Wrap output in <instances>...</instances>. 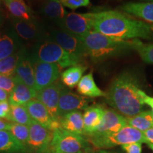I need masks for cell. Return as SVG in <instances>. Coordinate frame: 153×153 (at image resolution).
<instances>
[{"mask_svg":"<svg viewBox=\"0 0 153 153\" xmlns=\"http://www.w3.org/2000/svg\"><path fill=\"white\" fill-rule=\"evenodd\" d=\"M144 91L140 88L138 76L133 72H123L111 82L106 93L109 106L126 118L133 117L144 108Z\"/></svg>","mask_w":153,"mask_h":153,"instance_id":"cell-1","label":"cell"},{"mask_svg":"<svg viewBox=\"0 0 153 153\" xmlns=\"http://www.w3.org/2000/svg\"><path fill=\"white\" fill-rule=\"evenodd\" d=\"M93 29L110 38L125 41L153 38V30L148 24L117 11L96 12Z\"/></svg>","mask_w":153,"mask_h":153,"instance_id":"cell-2","label":"cell"},{"mask_svg":"<svg viewBox=\"0 0 153 153\" xmlns=\"http://www.w3.org/2000/svg\"><path fill=\"white\" fill-rule=\"evenodd\" d=\"M79 38L84 44L87 56L94 62H102L134 50L133 41L112 38L94 30Z\"/></svg>","mask_w":153,"mask_h":153,"instance_id":"cell-3","label":"cell"},{"mask_svg":"<svg viewBox=\"0 0 153 153\" xmlns=\"http://www.w3.org/2000/svg\"><path fill=\"white\" fill-rule=\"evenodd\" d=\"M31 57L33 61L55 63L60 68L79 65L83 61L67 52L51 39L40 41L36 45Z\"/></svg>","mask_w":153,"mask_h":153,"instance_id":"cell-4","label":"cell"},{"mask_svg":"<svg viewBox=\"0 0 153 153\" xmlns=\"http://www.w3.org/2000/svg\"><path fill=\"white\" fill-rule=\"evenodd\" d=\"M89 140L98 149L111 148L117 145H123L131 143H147L143 132L127 125L116 133L99 137H89Z\"/></svg>","mask_w":153,"mask_h":153,"instance_id":"cell-5","label":"cell"},{"mask_svg":"<svg viewBox=\"0 0 153 153\" xmlns=\"http://www.w3.org/2000/svg\"><path fill=\"white\" fill-rule=\"evenodd\" d=\"M89 145L83 135L58 128L53 131V139L50 149L63 153H78Z\"/></svg>","mask_w":153,"mask_h":153,"instance_id":"cell-6","label":"cell"},{"mask_svg":"<svg viewBox=\"0 0 153 153\" xmlns=\"http://www.w3.org/2000/svg\"><path fill=\"white\" fill-rule=\"evenodd\" d=\"M95 13H68L65 17L57 24L61 30L81 38L93 29Z\"/></svg>","mask_w":153,"mask_h":153,"instance_id":"cell-7","label":"cell"},{"mask_svg":"<svg viewBox=\"0 0 153 153\" xmlns=\"http://www.w3.org/2000/svg\"><path fill=\"white\" fill-rule=\"evenodd\" d=\"M29 127V138L26 147L30 153H45L50 150L53 131L32 120Z\"/></svg>","mask_w":153,"mask_h":153,"instance_id":"cell-8","label":"cell"},{"mask_svg":"<svg viewBox=\"0 0 153 153\" xmlns=\"http://www.w3.org/2000/svg\"><path fill=\"white\" fill-rule=\"evenodd\" d=\"M36 90L38 91L53 85L60 76V68L55 63L33 61Z\"/></svg>","mask_w":153,"mask_h":153,"instance_id":"cell-9","label":"cell"},{"mask_svg":"<svg viewBox=\"0 0 153 153\" xmlns=\"http://www.w3.org/2000/svg\"><path fill=\"white\" fill-rule=\"evenodd\" d=\"M51 39L58 44L65 51L84 60L87 57L84 44L77 36L62 30H53Z\"/></svg>","mask_w":153,"mask_h":153,"instance_id":"cell-10","label":"cell"},{"mask_svg":"<svg viewBox=\"0 0 153 153\" xmlns=\"http://www.w3.org/2000/svg\"><path fill=\"white\" fill-rule=\"evenodd\" d=\"M63 87L64 86L60 82H55L53 85L37 91L36 99L45 106L53 120L60 119L58 115V104Z\"/></svg>","mask_w":153,"mask_h":153,"instance_id":"cell-11","label":"cell"},{"mask_svg":"<svg viewBox=\"0 0 153 153\" xmlns=\"http://www.w3.org/2000/svg\"><path fill=\"white\" fill-rule=\"evenodd\" d=\"M128 125L126 118L114 109H105L101 123L89 137L116 133Z\"/></svg>","mask_w":153,"mask_h":153,"instance_id":"cell-12","label":"cell"},{"mask_svg":"<svg viewBox=\"0 0 153 153\" xmlns=\"http://www.w3.org/2000/svg\"><path fill=\"white\" fill-rule=\"evenodd\" d=\"M89 100L85 97L76 94L63 87L59 99V117L74 111L85 110L89 107Z\"/></svg>","mask_w":153,"mask_h":153,"instance_id":"cell-13","label":"cell"},{"mask_svg":"<svg viewBox=\"0 0 153 153\" xmlns=\"http://www.w3.org/2000/svg\"><path fill=\"white\" fill-rule=\"evenodd\" d=\"M14 76L16 79L36 90L33 62L31 55L26 50H21L20 58Z\"/></svg>","mask_w":153,"mask_h":153,"instance_id":"cell-14","label":"cell"},{"mask_svg":"<svg viewBox=\"0 0 153 153\" xmlns=\"http://www.w3.org/2000/svg\"><path fill=\"white\" fill-rule=\"evenodd\" d=\"M12 23L16 34L22 39L29 41H43L45 34L36 21L27 22L14 19Z\"/></svg>","mask_w":153,"mask_h":153,"instance_id":"cell-15","label":"cell"},{"mask_svg":"<svg viewBox=\"0 0 153 153\" xmlns=\"http://www.w3.org/2000/svg\"><path fill=\"white\" fill-rule=\"evenodd\" d=\"M15 80H16V85L13 91L9 94V104L11 105L25 106L30 101L36 99L37 91L28 87L16 78Z\"/></svg>","mask_w":153,"mask_h":153,"instance_id":"cell-16","label":"cell"},{"mask_svg":"<svg viewBox=\"0 0 153 153\" xmlns=\"http://www.w3.org/2000/svg\"><path fill=\"white\" fill-rule=\"evenodd\" d=\"M26 109L32 119L43 127L51 130L53 120L45 106L37 99L30 101L26 105Z\"/></svg>","mask_w":153,"mask_h":153,"instance_id":"cell-17","label":"cell"},{"mask_svg":"<svg viewBox=\"0 0 153 153\" xmlns=\"http://www.w3.org/2000/svg\"><path fill=\"white\" fill-rule=\"evenodd\" d=\"M145 2H128L121 7L124 12L153 23V0Z\"/></svg>","mask_w":153,"mask_h":153,"instance_id":"cell-18","label":"cell"},{"mask_svg":"<svg viewBox=\"0 0 153 153\" xmlns=\"http://www.w3.org/2000/svg\"><path fill=\"white\" fill-rule=\"evenodd\" d=\"M104 111L105 108L100 105L89 106L85 110V113L83 114V120L85 135L89 136L96 131L101 123Z\"/></svg>","mask_w":153,"mask_h":153,"instance_id":"cell-19","label":"cell"},{"mask_svg":"<svg viewBox=\"0 0 153 153\" xmlns=\"http://www.w3.org/2000/svg\"><path fill=\"white\" fill-rule=\"evenodd\" d=\"M60 122L62 129L78 135H85L83 114L80 111H74L66 114L60 118Z\"/></svg>","mask_w":153,"mask_h":153,"instance_id":"cell-20","label":"cell"},{"mask_svg":"<svg viewBox=\"0 0 153 153\" xmlns=\"http://www.w3.org/2000/svg\"><path fill=\"white\" fill-rule=\"evenodd\" d=\"M7 10L14 19L33 22L35 21L33 11L28 7L24 0H1Z\"/></svg>","mask_w":153,"mask_h":153,"instance_id":"cell-21","label":"cell"},{"mask_svg":"<svg viewBox=\"0 0 153 153\" xmlns=\"http://www.w3.org/2000/svg\"><path fill=\"white\" fill-rule=\"evenodd\" d=\"M0 153H30L26 145L19 142L8 131H0Z\"/></svg>","mask_w":153,"mask_h":153,"instance_id":"cell-22","label":"cell"},{"mask_svg":"<svg viewBox=\"0 0 153 153\" xmlns=\"http://www.w3.org/2000/svg\"><path fill=\"white\" fill-rule=\"evenodd\" d=\"M76 90L82 96L89 98L106 96V93L101 91L95 83L92 72H89L82 76L76 87Z\"/></svg>","mask_w":153,"mask_h":153,"instance_id":"cell-23","label":"cell"},{"mask_svg":"<svg viewBox=\"0 0 153 153\" xmlns=\"http://www.w3.org/2000/svg\"><path fill=\"white\" fill-rule=\"evenodd\" d=\"M41 11L44 16L56 21L57 24L68 13L59 0H47L42 7Z\"/></svg>","mask_w":153,"mask_h":153,"instance_id":"cell-24","label":"cell"},{"mask_svg":"<svg viewBox=\"0 0 153 153\" xmlns=\"http://www.w3.org/2000/svg\"><path fill=\"white\" fill-rule=\"evenodd\" d=\"M126 120L128 126L144 132L153 127V111H142L133 117L126 118Z\"/></svg>","mask_w":153,"mask_h":153,"instance_id":"cell-25","label":"cell"},{"mask_svg":"<svg viewBox=\"0 0 153 153\" xmlns=\"http://www.w3.org/2000/svg\"><path fill=\"white\" fill-rule=\"evenodd\" d=\"M87 67L79 65L73 67H70L65 70L61 76V81L63 85L69 88H74L78 85L82 77L83 73L87 70Z\"/></svg>","mask_w":153,"mask_h":153,"instance_id":"cell-26","label":"cell"},{"mask_svg":"<svg viewBox=\"0 0 153 153\" xmlns=\"http://www.w3.org/2000/svg\"><path fill=\"white\" fill-rule=\"evenodd\" d=\"M18 43L15 36L11 34H0V60L10 56L17 51Z\"/></svg>","mask_w":153,"mask_h":153,"instance_id":"cell-27","label":"cell"},{"mask_svg":"<svg viewBox=\"0 0 153 153\" xmlns=\"http://www.w3.org/2000/svg\"><path fill=\"white\" fill-rule=\"evenodd\" d=\"M11 112L9 120L12 123L29 126L33 120L25 106L11 105Z\"/></svg>","mask_w":153,"mask_h":153,"instance_id":"cell-28","label":"cell"},{"mask_svg":"<svg viewBox=\"0 0 153 153\" xmlns=\"http://www.w3.org/2000/svg\"><path fill=\"white\" fill-rule=\"evenodd\" d=\"M21 55V51L0 60V74L14 76Z\"/></svg>","mask_w":153,"mask_h":153,"instance_id":"cell-29","label":"cell"},{"mask_svg":"<svg viewBox=\"0 0 153 153\" xmlns=\"http://www.w3.org/2000/svg\"><path fill=\"white\" fill-rule=\"evenodd\" d=\"M134 51L138 53L145 62L153 64V43L146 44L138 39H133Z\"/></svg>","mask_w":153,"mask_h":153,"instance_id":"cell-30","label":"cell"},{"mask_svg":"<svg viewBox=\"0 0 153 153\" xmlns=\"http://www.w3.org/2000/svg\"><path fill=\"white\" fill-rule=\"evenodd\" d=\"M11 135L19 142L23 143L24 145H27L29 138V127L28 126L22 125L16 123H10V126L8 130Z\"/></svg>","mask_w":153,"mask_h":153,"instance_id":"cell-31","label":"cell"},{"mask_svg":"<svg viewBox=\"0 0 153 153\" xmlns=\"http://www.w3.org/2000/svg\"><path fill=\"white\" fill-rule=\"evenodd\" d=\"M16 85L14 76H7L0 74V89L8 92L9 94L13 91Z\"/></svg>","mask_w":153,"mask_h":153,"instance_id":"cell-32","label":"cell"},{"mask_svg":"<svg viewBox=\"0 0 153 153\" xmlns=\"http://www.w3.org/2000/svg\"><path fill=\"white\" fill-rule=\"evenodd\" d=\"M64 7L71 9H76L82 7H87L89 4L90 0H59Z\"/></svg>","mask_w":153,"mask_h":153,"instance_id":"cell-33","label":"cell"},{"mask_svg":"<svg viewBox=\"0 0 153 153\" xmlns=\"http://www.w3.org/2000/svg\"><path fill=\"white\" fill-rule=\"evenodd\" d=\"M121 148L126 153H141L142 152V143H131L121 145Z\"/></svg>","mask_w":153,"mask_h":153,"instance_id":"cell-34","label":"cell"},{"mask_svg":"<svg viewBox=\"0 0 153 153\" xmlns=\"http://www.w3.org/2000/svg\"><path fill=\"white\" fill-rule=\"evenodd\" d=\"M11 112V106L9 101H0V118L9 120Z\"/></svg>","mask_w":153,"mask_h":153,"instance_id":"cell-35","label":"cell"},{"mask_svg":"<svg viewBox=\"0 0 153 153\" xmlns=\"http://www.w3.org/2000/svg\"><path fill=\"white\" fill-rule=\"evenodd\" d=\"M143 133L147 140V144L148 143L153 144V127L147 130V131L143 132Z\"/></svg>","mask_w":153,"mask_h":153,"instance_id":"cell-36","label":"cell"},{"mask_svg":"<svg viewBox=\"0 0 153 153\" xmlns=\"http://www.w3.org/2000/svg\"><path fill=\"white\" fill-rule=\"evenodd\" d=\"M144 103L145 104L148 105L149 106L152 108V111H153V97H151L150 96H148L145 94L144 96Z\"/></svg>","mask_w":153,"mask_h":153,"instance_id":"cell-37","label":"cell"},{"mask_svg":"<svg viewBox=\"0 0 153 153\" xmlns=\"http://www.w3.org/2000/svg\"><path fill=\"white\" fill-rule=\"evenodd\" d=\"M11 122H7L0 118V131H8Z\"/></svg>","mask_w":153,"mask_h":153,"instance_id":"cell-38","label":"cell"},{"mask_svg":"<svg viewBox=\"0 0 153 153\" xmlns=\"http://www.w3.org/2000/svg\"><path fill=\"white\" fill-rule=\"evenodd\" d=\"M9 94L7 91L0 89V101H9Z\"/></svg>","mask_w":153,"mask_h":153,"instance_id":"cell-39","label":"cell"},{"mask_svg":"<svg viewBox=\"0 0 153 153\" xmlns=\"http://www.w3.org/2000/svg\"><path fill=\"white\" fill-rule=\"evenodd\" d=\"M78 153H95V152L92 148H91L89 145H88L86 148L82 149V150H80Z\"/></svg>","mask_w":153,"mask_h":153,"instance_id":"cell-40","label":"cell"},{"mask_svg":"<svg viewBox=\"0 0 153 153\" xmlns=\"http://www.w3.org/2000/svg\"><path fill=\"white\" fill-rule=\"evenodd\" d=\"M97 153H118V151L108 150H104V149H101V150H99Z\"/></svg>","mask_w":153,"mask_h":153,"instance_id":"cell-41","label":"cell"},{"mask_svg":"<svg viewBox=\"0 0 153 153\" xmlns=\"http://www.w3.org/2000/svg\"><path fill=\"white\" fill-rule=\"evenodd\" d=\"M45 153H63V152H56V151H53V150H51V149H50L49 150H48L46 152H45Z\"/></svg>","mask_w":153,"mask_h":153,"instance_id":"cell-42","label":"cell"},{"mask_svg":"<svg viewBox=\"0 0 153 153\" xmlns=\"http://www.w3.org/2000/svg\"><path fill=\"white\" fill-rule=\"evenodd\" d=\"M148 145L149 148H150L151 150L153 151V144H151V143H148Z\"/></svg>","mask_w":153,"mask_h":153,"instance_id":"cell-43","label":"cell"},{"mask_svg":"<svg viewBox=\"0 0 153 153\" xmlns=\"http://www.w3.org/2000/svg\"><path fill=\"white\" fill-rule=\"evenodd\" d=\"M0 21H1V16H0Z\"/></svg>","mask_w":153,"mask_h":153,"instance_id":"cell-44","label":"cell"},{"mask_svg":"<svg viewBox=\"0 0 153 153\" xmlns=\"http://www.w3.org/2000/svg\"><path fill=\"white\" fill-rule=\"evenodd\" d=\"M0 3H1V0H0Z\"/></svg>","mask_w":153,"mask_h":153,"instance_id":"cell-45","label":"cell"}]
</instances>
